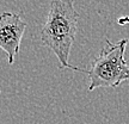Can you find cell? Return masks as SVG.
Instances as JSON below:
<instances>
[{
  "label": "cell",
  "mask_w": 129,
  "mask_h": 124,
  "mask_svg": "<svg viewBox=\"0 0 129 124\" xmlns=\"http://www.w3.org/2000/svg\"><path fill=\"white\" fill-rule=\"evenodd\" d=\"M127 44V38L117 42L105 41L104 47L93 59L90 69H86L90 92L102 87L116 88L129 80V64L124 60Z\"/></svg>",
  "instance_id": "obj_2"
},
{
  "label": "cell",
  "mask_w": 129,
  "mask_h": 124,
  "mask_svg": "<svg viewBox=\"0 0 129 124\" xmlns=\"http://www.w3.org/2000/svg\"><path fill=\"white\" fill-rule=\"evenodd\" d=\"M26 22L20 14L4 12L0 14V49L5 51L9 64H13L19 54L20 42L26 30Z\"/></svg>",
  "instance_id": "obj_3"
},
{
  "label": "cell",
  "mask_w": 129,
  "mask_h": 124,
  "mask_svg": "<svg viewBox=\"0 0 129 124\" xmlns=\"http://www.w3.org/2000/svg\"><path fill=\"white\" fill-rule=\"evenodd\" d=\"M78 22L79 13L74 7V0H53L41 30V42L55 54L61 68L86 73V69L69 63V54L75 41Z\"/></svg>",
  "instance_id": "obj_1"
},
{
  "label": "cell",
  "mask_w": 129,
  "mask_h": 124,
  "mask_svg": "<svg viewBox=\"0 0 129 124\" xmlns=\"http://www.w3.org/2000/svg\"><path fill=\"white\" fill-rule=\"evenodd\" d=\"M117 24L118 25H129V16H123L117 19Z\"/></svg>",
  "instance_id": "obj_4"
}]
</instances>
